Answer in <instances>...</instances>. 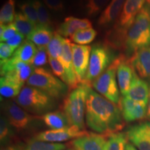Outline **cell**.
I'll use <instances>...</instances> for the list:
<instances>
[{
    "instance_id": "52a82bcc",
    "label": "cell",
    "mask_w": 150,
    "mask_h": 150,
    "mask_svg": "<svg viewBox=\"0 0 150 150\" xmlns=\"http://www.w3.org/2000/svg\"><path fill=\"white\" fill-rule=\"evenodd\" d=\"M121 59L122 54L115 58L108 68L92 83L93 87L101 95L116 104H119L120 101L116 73Z\"/></svg>"
},
{
    "instance_id": "d6a6232c",
    "label": "cell",
    "mask_w": 150,
    "mask_h": 150,
    "mask_svg": "<svg viewBox=\"0 0 150 150\" xmlns=\"http://www.w3.org/2000/svg\"><path fill=\"white\" fill-rule=\"evenodd\" d=\"M22 13L35 26L38 24V14L36 9L33 5V0L27 1L22 3L19 5Z\"/></svg>"
},
{
    "instance_id": "8992f818",
    "label": "cell",
    "mask_w": 150,
    "mask_h": 150,
    "mask_svg": "<svg viewBox=\"0 0 150 150\" xmlns=\"http://www.w3.org/2000/svg\"><path fill=\"white\" fill-rule=\"evenodd\" d=\"M27 83L40 89L56 100L63 98L68 91V86L64 82L43 67L35 68Z\"/></svg>"
},
{
    "instance_id": "f1b7e54d",
    "label": "cell",
    "mask_w": 150,
    "mask_h": 150,
    "mask_svg": "<svg viewBox=\"0 0 150 150\" xmlns=\"http://www.w3.org/2000/svg\"><path fill=\"white\" fill-rule=\"evenodd\" d=\"M126 134L118 132L108 136L105 150H125L127 143Z\"/></svg>"
},
{
    "instance_id": "1f68e13d",
    "label": "cell",
    "mask_w": 150,
    "mask_h": 150,
    "mask_svg": "<svg viewBox=\"0 0 150 150\" xmlns=\"http://www.w3.org/2000/svg\"><path fill=\"white\" fill-rule=\"evenodd\" d=\"M33 5L36 9L38 24L50 27L52 24V19L48 11L47 10L46 6L41 2L40 0H33Z\"/></svg>"
},
{
    "instance_id": "ee69618b",
    "label": "cell",
    "mask_w": 150,
    "mask_h": 150,
    "mask_svg": "<svg viewBox=\"0 0 150 150\" xmlns=\"http://www.w3.org/2000/svg\"><path fill=\"white\" fill-rule=\"evenodd\" d=\"M146 2H147V4L150 5V0H146Z\"/></svg>"
},
{
    "instance_id": "f546056e",
    "label": "cell",
    "mask_w": 150,
    "mask_h": 150,
    "mask_svg": "<svg viewBox=\"0 0 150 150\" xmlns=\"http://www.w3.org/2000/svg\"><path fill=\"white\" fill-rule=\"evenodd\" d=\"M97 35V31L93 28L81 29L74 33L70 37L73 42L79 45H87L93 42Z\"/></svg>"
},
{
    "instance_id": "4fadbf2b",
    "label": "cell",
    "mask_w": 150,
    "mask_h": 150,
    "mask_svg": "<svg viewBox=\"0 0 150 150\" xmlns=\"http://www.w3.org/2000/svg\"><path fill=\"white\" fill-rule=\"evenodd\" d=\"M122 115L127 122L138 121L147 117V106L137 102L127 96H122L120 101Z\"/></svg>"
},
{
    "instance_id": "e575fe53",
    "label": "cell",
    "mask_w": 150,
    "mask_h": 150,
    "mask_svg": "<svg viewBox=\"0 0 150 150\" xmlns=\"http://www.w3.org/2000/svg\"><path fill=\"white\" fill-rule=\"evenodd\" d=\"M49 63H50V66L52 67V72H53L54 74L58 78L61 79L62 81H63L67 85V80L66 74H65V71L64 67H63V65L59 60L56 59H54V58L49 57Z\"/></svg>"
},
{
    "instance_id": "7c38bea8",
    "label": "cell",
    "mask_w": 150,
    "mask_h": 150,
    "mask_svg": "<svg viewBox=\"0 0 150 150\" xmlns=\"http://www.w3.org/2000/svg\"><path fill=\"white\" fill-rule=\"evenodd\" d=\"M127 139L138 150H150V122H144L127 129Z\"/></svg>"
},
{
    "instance_id": "7a4b0ae2",
    "label": "cell",
    "mask_w": 150,
    "mask_h": 150,
    "mask_svg": "<svg viewBox=\"0 0 150 150\" xmlns=\"http://www.w3.org/2000/svg\"><path fill=\"white\" fill-rule=\"evenodd\" d=\"M150 46V10L147 3L127 31L123 49L127 56H132L140 49Z\"/></svg>"
},
{
    "instance_id": "484cf974",
    "label": "cell",
    "mask_w": 150,
    "mask_h": 150,
    "mask_svg": "<svg viewBox=\"0 0 150 150\" xmlns=\"http://www.w3.org/2000/svg\"><path fill=\"white\" fill-rule=\"evenodd\" d=\"M67 145L59 142L41 141L32 138L24 146V150H66Z\"/></svg>"
},
{
    "instance_id": "b9f144b4",
    "label": "cell",
    "mask_w": 150,
    "mask_h": 150,
    "mask_svg": "<svg viewBox=\"0 0 150 150\" xmlns=\"http://www.w3.org/2000/svg\"><path fill=\"white\" fill-rule=\"evenodd\" d=\"M125 150H138L135 146L131 142H127L126 147H125Z\"/></svg>"
},
{
    "instance_id": "ac0fdd59",
    "label": "cell",
    "mask_w": 150,
    "mask_h": 150,
    "mask_svg": "<svg viewBox=\"0 0 150 150\" xmlns=\"http://www.w3.org/2000/svg\"><path fill=\"white\" fill-rule=\"evenodd\" d=\"M149 95V86L145 80L135 74L132 83L126 96L140 104L147 106Z\"/></svg>"
},
{
    "instance_id": "4316f807",
    "label": "cell",
    "mask_w": 150,
    "mask_h": 150,
    "mask_svg": "<svg viewBox=\"0 0 150 150\" xmlns=\"http://www.w3.org/2000/svg\"><path fill=\"white\" fill-rule=\"evenodd\" d=\"M13 24L18 32L24 36H27V38L32 32L35 27L22 13H18L16 14Z\"/></svg>"
},
{
    "instance_id": "2e32d148",
    "label": "cell",
    "mask_w": 150,
    "mask_h": 150,
    "mask_svg": "<svg viewBox=\"0 0 150 150\" xmlns=\"http://www.w3.org/2000/svg\"><path fill=\"white\" fill-rule=\"evenodd\" d=\"M131 65L130 59L122 54V59L117 68V80L120 91L122 96H126L136 74Z\"/></svg>"
},
{
    "instance_id": "ffe728a7",
    "label": "cell",
    "mask_w": 150,
    "mask_h": 150,
    "mask_svg": "<svg viewBox=\"0 0 150 150\" xmlns=\"http://www.w3.org/2000/svg\"><path fill=\"white\" fill-rule=\"evenodd\" d=\"M125 1L126 0H111L99 16L97 22L99 27H107L117 22Z\"/></svg>"
},
{
    "instance_id": "8fae6325",
    "label": "cell",
    "mask_w": 150,
    "mask_h": 150,
    "mask_svg": "<svg viewBox=\"0 0 150 150\" xmlns=\"http://www.w3.org/2000/svg\"><path fill=\"white\" fill-rule=\"evenodd\" d=\"M71 46L75 72L79 83L81 84L83 83L88 68L92 47L91 46L79 45L75 43H72Z\"/></svg>"
},
{
    "instance_id": "d590c367",
    "label": "cell",
    "mask_w": 150,
    "mask_h": 150,
    "mask_svg": "<svg viewBox=\"0 0 150 150\" xmlns=\"http://www.w3.org/2000/svg\"><path fill=\"white\" fill-rule=\"evenodd\" d=\"M47 50L46 47H38L37 52L31 63L35 68L41 67L47 63Z\"/></svg>"
},
{
    "instance_id": "30bf717a",
    "label": "cell",
    "mask_w": 150,
    "mask_h": 150,
    "mask_svg": "<svg viewBox=\"0 0 150 150\" xmlns=\"http://www.w3.org/2000/svg\"><path fill=\"white\" fill-rule=\"evenodd\" d=\"M88 133L84 130H81L76 127L70 126L59 129H50L39 133L33 138L41 141L59 142H65L71 139H75L83 136Z\"/></svg>"
},
{
    "instance_id": "7402d4cb",
    "label": "cell",
    "mask_w": 150,
    "mask_h": 150,
    "mask_svg": "<svg viewBox=\"0 0 150 150\" xmlns=\"http://www.w3.org/2000/svg\"><path fill=\"white\" fill-rule=\"evenodd\" d=\"M52 29L46 26L38 24L28 35L27 40L32 42L38 47H46L53 37Z\"/></svg>"
},
{
    "instance_id": "e0dca14e",
    "label": "cell",
    "mask_w": 150,
    "mask_h": 150,
    "mask_svg": "<svg viewBox=\"0 0 150 150\" xmlns=\"http://www.w3.org/2000/svg\"><path fill=\"white\" fill-rule=\"evenodd\" d=\"M129 59L136 74L143 79H150V46L138 50Z\"/></svg>"
},
{
    "instance_id": "60d3db41",
    "label": "cell",
    "mask_w": 150,
    "mask_h": 150,
    "mask_svg": "<svg viewBox=\"0 0 150 150\" xmlns=\"http://www.w3.org/2000/svg\"><path fill=\"white\" fill-rule=\"evenodd\" d=\"M23 145L20 143H12L10 145L1 147V150H24Z\"/></svg>"
},
{
    "instance_id": "d6986e66",
    "label": "cell",
    "mask_w": 150,
    "mask_h": 150,
    "mask_svg": "<svg viewBox=\"0 0 150 150\" xmlns=\"http://www.w3.org/2000/svg\"><path fill=\"white\" fill-rule=\"evenodd\" d=\"M89 28H92V23L88 19L70 16L65 19L64 22L57 27L56 32L62 36L71 37L76 31Z\"/></svg>"
},
{
    "instance_id": "277c9868",
    "label": "cell",
    "mask_w": 150,
    "mask_h": 150,
    "mask_svg": "<svg viewBox=\"0 0 150 150\" xmlns=\"http://www.w3.org/2000/svg\"><path fill=\"white\" fill-rule=\"evenodd\" d=\"M19 106L34 115H45L56 107V100L50 95L32 86H24L15 99Z\"/></svg>"
},
{
    "instance_id": "603a6c76",
    "label": "cell",
    "mask_w": 150,
    "mask_h": 150,
    "mask_svg": "<svg viewBox=\"0 0 150 150\" xmlns=\"http://www.w3.org/2000/svg\"><path fill=\"white\" fill-rule=\"evenodd\" d=\"M41 120L51 129H59L70 126L68 119L63 111L56 110L43 115Z\"/></svg>"
},
{
    "instance_id": "5b68a950",
    "label": "cell",
    "mask_w": 150,
    "mask_h": 150,
    "mask_svg": "<svg viewBox=\"0 0 150 150\" xmlns=\"http://www.w3.org/2000/svg\"><path fill=\"white\" fill-rule=\"evenodd\" d=\"M91 86L81 83L65 97L63 110L67 116L70 126L76 127L81 130L85 127L84 116L86 115L88 92Z\"/></svg>"
},
{
    "instance_id": "d4e9b609",
    "label": "cell",
    "mask_w": 150,
    "mask_h": 150,
    "mask_svg": "<svg viewBox=\"0 0 150 150\" xmlns=\"http://www.w3.org/2000/svg\"><path fill=\"white\" fill-rule=\"evenodd\" d=\"M16 136V129L13 127L5 115H1L0 119V143L1 147L13 143Z\"/></svg>"
},
{
    "instance_id": "f35d334b",
    "label": "cell",
    "mask_w": 150,
    "mask_h": 150,
    "mask_svg": "<svg viewBox=\"0 0 150 150\" xmlns=\"http://www.w3.org/2000/svg\"><path fill=\"white\" fill-rule=\"evenodd\" d=\"M45 5L50 10L60 12L64 9V3L63 0H42Z\"/></svg>"
},
{
    "instance_id": "836d02e7",
    "label": "cell",
    "mask_w": 150,
    "mask_h": 150,
    "mask_svg": "<svg viewBox=\"0 0 150 150\" xmlns=\"http://www.w3.org/2000/svg\"><path fill=\"white\" fill-rule=\"evenodd\" d=\"M111 0H86V12L89 16H93L98 13L107 6Z\"/></svg>"
},
{
    "instance_id": "9c48e42d",
    "label": "cell",
    "mask_w": 150,
    "mask_h": 150,
    "mask_svg": "<svg viewBox=\"0 0 150 150\" xmlns=\"http://www.w3.org/2000/svg\"><path fill=\"white\" fill-rule=\"evenodd\" d=\"M4 115L13 127L18 132L31 131L38 118L31 115L14 101H4L1 103Z\"/></svg>"
},
{
    "instance_id": "9a60e30c",
    "label": "cell",
    "mask_w": 150,
    "mask_h": 150,
    "mask_svg": "<svg viewBox=\"0 0 150 150\" xmlns=\"http://www.w3.org/2000/svg\"><path fill=\"white\" fill-rule=\"evenodd\" d=\"M71 44L72 43L70 42V40L69 39H65L63 52L58 60L61 62L65 69L67 80V86H68L69 88L74 89L77 87L79 83L78 81L77 76L75 72L74 63H73Z\"/></svg>"
},
{
    "instance_id": "3957f363",
    "label": "cell",
    "mask_w": 150,
    "mask_h": 150,
    "mask_svg": "<svg viewBox=\"0 0 150 150\" xmlns=\"http://www.w3.org/2000/svg\"><path fill=\"white\" fill-rule=\"evenodd\" d=\"M145 1L146 0H126L120 16L106 37L108 46L123 49L127 31L145 5Z\"/></svg>"
},
{
    "instance_id": "6da1fadb",
    "label": "cell",
    "mask_w": 150,
    "mask_h": 150,
    "mask_svg": "<svg viewBox=\"0 0 150 150\" xmlns=\"http://www.w3.org/2000/svg\"><path fill=\"white\" fill-rule=\"evenodd\" d=\"M86 121L90 129L106 136L120 132L125 127L120 107L91 87L88 92Z\"/></svg>"
},
{
    "instance_id": "83f0119b",
    "label": "cell",
    "mask_w": 150,
    "mask_h": 150,
    "mask_svg": "<svg viewBox=\"0 0 150 150\" xmlns=\"http://www.w3.org/2000/svg\"><path fill=\"white\" fill-rule=\"evenodd\" d=\"M64 42L65 39L62 37V35L56 32L54 33L51 41L47 47L49 57L59 59L63 52Z\"/></svg>"
},
{
    "instance_id": "f6af8a7d",
    "label": "cell",
    "mask_w": 150,
    "mask_h": 150,
    "mask_svg": "<svg viewBox=\"0 0 150 150\" xmlns=\"http://www.w3.org/2000/svg\"><path fill=\"white\" fill-rule=\"evenodd\" d=\"M66 150H72L71 149H66Z\"/></svg>"
},
{
    "instance_id": "cb8c5ba5",
    "label": "cell",
    "mask_w": 150,
    "mask_h": 150,
    "mask_svg": "<svg viewBox=\"0 0 150 150\" xmlns=\"http://www.w3.org/2000/svg\"><path fill=\"white\" fill-rule=\"evenodd\" d=\"M37 52V48L32 42L29 40L24 41L23 43L15 51L13 57L18 61L31 63Z\"/></svg>"
},
{
    "instance_id": "44dd1931",
    "label": "cell",
    "mask_w": 150,
    "mask_h": 150,
    "mask_svg": "<svg viewBox=\"0 0 150 150\" xmlns=\"http://www.w3.org/2000/svg\"><path fill=\"white\" fill-rule=\"evenodd\" d=\"M24 86L20 81L10 76H1L0 79V93L1 97L4 98L17 97L22 91Z\"/></svg>"
},
{
    "instance_id": "ab89813d",
    "label": "cell",
    "mask_w": 150,
    "mask_h": 150,
    "mask_svg": "<svg viewBox=\"0 0 150 150\" xmlns=\"http://www.w3.org/2000/svg\"><path fill=\"white\" fill-rule=\"evenodd\" d=\"M24 38H25V36L24 35H22V33L18 32L13 37L11 38L8 40H7L6 43L11 48L16 50L23 43Z\"/></svg>"
},
{
    "instance_id": "7bdbcfd3",
    "label": "cell",
    "mask_w": 150,
    "mask_h": 150,
    "mask_svg": "<svg viewBox=\"0 0 150 150\" xmlns=\"http://www.w3.org/2000/svg\"><path fill=\"white\" fill-rule=\"evenodd\" d=\"M147 117L150 119V86H149V99H148L147 103Z\"/></svg>"
},
{
    "instance_id": "5bb4252c",
    "label": "cell",
    "mask_w": 150,
    "mask_h": 150,
    "mask_svg": "<svg viewBox=\"0 0 150 150\" xmlns=\"http://www.w3.org/2000/svg\"><path fill=\"white\" fill-rule=\"evenodd\" d=\"M107 137L108 136L95 133L87 134L70 142V149L72 150H105Z\"/></svg>"
},
{
    "instance_id": "ba28073f",
    "label": "cell",
    "mask_w": 150,
    "mask_h": 150,
    "mask_svg": "<svg viewBox=\"0 0 150 150\" xmlns=\"http://www.w3.org/2000/svg\"><path fill=\"white\" fill-rule=\"evenodd\" d=\"M115 59L108 46L96 45L92 47L88 68L83 83L91 86Z\"/></svg>"
},
{
    "instance_id": "8d00e7d4",
    "label": "cell",
    "mask_w": 150,
    "mask_h": 150,
    "mask_svg": "<svg viewBox=\"0 0 150 150\" xmlns=\"http://www.w3.org/2000/svg\"><path fill=\"white\" fill-rule=\"evenodd\" d=\"M18 33L16 27L13 23H11L7 25H1L0 27V40L1 42L8 40L11 38Z\"/></svg>"
},
{
    "instance_id": "74e56055",
    "label": "cell",
    "mask_w": 150,
    "mask_h": 150,
    "mask_svg": "<svg viewBox=\"0 0 150 150\" xmlns=\"http://www.w3.org/2000/svg\"><path fill=\"white\" fill-rule=\"evenodd\" d=\"M15 50L12 49L7 43H0V59L4 61L11 59L13 56Z\"/></svg>"
},
{
    "instance_id": "4dcf8cb0",
    "label": "cell",
    "mask_w": 150,
    "mask_h": 150,
    "mask_svg": "<svg viewBox=\"0 0 150 150\" xmlns=\"http://www.w3.org/2000/svg\"><path fill=\"white\" fill-rule=\"evenodd\" d=\"M15 0H7L0 11V23L1 25H7L12 23L15 19Z\"/></svg>"
}]
</instances>
